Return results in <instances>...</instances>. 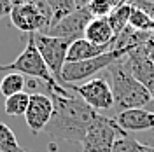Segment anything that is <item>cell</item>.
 <instances>
[{"label": "cell", "mask_w": 154, "mask_h": 152, "mask_svg": "<svg viewBox=\"0 0 154 152\" xmlns=\"http://www.w3.org/2000/svg\"><path fill=\"white\" fill-rule=\"evenodd\" d=\"M49 96L54 105V112L44 133L58 142L82 143L88 128L91 126L98 112L79 96L72 95V91L65 95L49 93Z\"/></svg>", "instance_id": "obj_1"}, {"label": "cell", "mask_w": 154, "mask_h": 152, "mask_svg": "<svg viewBox=\"0 0 154 152\" xmlns=\"http://www.w3.org/2000/svg\"><path fill=\"white\" fill-rule=\"evenodd\" d=\"M107 70H109V77H110L112 95H114V108L117 110V114L123 110H130V108L151 107L152 96L133 77L130 65H128V58L125 56L117 59Z\"/></svg>", "instance_id": "obj_2"}, {"label": "cell", "mask_w": 154, "mask_h": 152, "mask_svg": "<svg viewBox=\"0 0 154 152\" xmlns=\"http://www.w3.org/2000/svg\"><path fill=\"white\" fill-rule=\"evenodd\" d=\"M0 72H16V74H21V75H28L30 79H38L42 82L51 87L49 93H58V95H65L70 89L60 86L56 82V79L53 77L51 70L48 68L46 61L42 59L38 49L35 47V42H33V33L32 35H26V46L23 49V53L19 54L14 61H11L7 65H0Z\"/></svg>", "instance_id": "obj_3"}, {"label": "cell", "mask_w": 154, "mask_h": 152, "mask_svg": "<svg viewBox=\"0 0 154 152\" xmlns=\"http://www.w3.org/2000/svg\"><path fill=\"white\" fill-rule=\"evenodd\" d=\"M128 54V51L125 49H117V51H109L102 56H96L93 59H86V61H77V63H65L63 72H61V81L63 84H77L81 81H89L93 75H96L98 72L107 70L110 65H114L117 59L125 58Z\"/></svg>", "instance_id": "obj_4"}, {"label": "cell", "mask_w": 154, "mask_h": 152, "mask_svg": "<svg viewBox=\"0 0 154 152\" xmlns=\"http://www.w3.org/2000/svg\"><path fill=\"white\" fill-rule=\"evenodd\" d=\"M121 131L123 129L117 126L114 117H107L98 112L81 143L82 152H112L116 138Z\"/></svg>", "instance_id": "obj_5"}, {"label": "cell", "mask_w": 154, "mask_h": 152, "mask_svg": "<svg viewBox=\"0 0 154 152\" xmlns=\"http://www.w3.org/2000/svg\"><path fill=\"white\" fill-rule=\"evenodd\" d=\"M33 42H35V47L38 49L42 59L46 61L48 68L51 70L53 77L56 79V82L63 87H67L61 81V72H63V67L67 63V53L72 40L51 37L46 33H33Z\"/></svg>", "instance_id": "obj_6"}, {"label": "cell", "mask_w": 154, "mask_h": 152, "mask_svg": "<svg viewBox=\"0 0 154 152\" xmlns=\"http://www.w3.org/2000/svg\"><path fill=\"white\" fill-rule=\"evenodd\" d=\"M68 89L75 93L82 102H86L96 112L114 108V95L110 82L105 77H93L82 84H68Z\"/></svg>", "instance_id": "obj_7"}, {"label": "cell", "mask_w": 154, "mask_h": 152, "mask_svg": "<svg viewBox=\"0 0 154 152\" xmlns=\"http://www.w3.org/2000/svg\"><path fill=\"white\" fill-rule=\"evenodd\" d=\"M9 19L12 23V26L18 28L25 35L44 33L49 28V21L46 19V16L35 5L25 4V2H14L12 4Z\"/></svg>", "instance_id": "obj_8"}, {"label": "cell", "mask_w": 154, "mask_h": 152, "mask_svg": "<svg viewBox=\"0 0 154 152\" xmlns=\"http://www.w3.org/2000/svg\"><path fill=\"white\" fill-rule=\"evenodd\" d=\"M53 112H54V105L51 96L44 93H32L28 108L25 112V123L32 133L37 135L46 129L48 123L53 117Z\"/></svg>", "instance_id": "obj_9"}, {"label": "cell", "mask_w": 154, "mask_h": 152, "mask_svg": "<svg viewBox=\"0 0 154 152\" xmlns=\"http://www.w3.org/2000/svg\"><path fill=\"white\" fill-rule=\"evenodd\" d=\"M91 14L88 12L86 7H77L72 14H68L61 21H58L56 25H53L51 28L46 32V35L51 37H60L67 38V40H77V38L84 37V30H86L88 23L91 21Z\"/></svg>", "instance_id": "obj_10"}, {"label": "cell", "mask_w": 154, "mask_h": 152, "mask_svg": "<svg viewBox=\"0 0 154 152\" xmlns=\"http://www.w3.org/2000/svg\"><path fill=\"white\" fill-rule=\"evenodd\" d=\"M126 58H128V65L133 77L151 93L154 100V59H151L142 51V46L131 49L126 54Z\"/></svg>", "instance_id": "obj_11"}, {"label": "cell", "mask_w": 154, "mask_h": 152, "mask_svg": "<svg viewBox=\"0 0 154 152\" xmlns=\"http://www.w3.org/2000/svg\"><path fill=\"white\" fill-rule=\"evenodd\" d=\"M117 126L126 133H145L154 129V112L147 108L123 110L114 117Z\"/></svg>", "instance_id": "obj_12"}, {"label": "cell", "mask_w": 154, "mask_h": 152, "mask_svg": "<svg viewBox=\"0 0 154 152\" xmlns=\"http://www.w3.org/2000/svg\"><path fill=\"white\" fill-rule=\"evenodd\" d=\"M109 51H112V44L110 46H96L93 42H89L86 38H77L70 44L67 53V63H77V61H86V59H93L96 56H102Z\"/></svg>", "instance_id": "obj_13"}, {"label": "cell", "mask_w": 154, "mask_h": 152, "mask_svg": "<svg viewBox=\"0 0 154 152\" xmlns=\"http://www.w3.org/2000/svg\"><path fill=\"white\" fill-rule=\"evenodd\" d=\"M116 33L112 26L109 25L107 18H98V19H91L88 23L86 30H84V38L93 42L96 46H110L114 40Z\"/></svg>", "instance_id": "obj_14"}, {"label": "cell", "mask_w": 154, "mask_h": 152, "mask_svg": "<svg viewBox=\"0 0 154 152\" xmlns=\"http://www.w3.org/2000/svg\"><path fill=\"white\" fill-rule=\"evenodd\" d=\"M112 152H154V147L137 140L135 136H131V133L121 131L116 138Z\"/></svg>", "instance_id": "obj_15"}, {"label": "cell", "mask_w": 154, "mask_h": 152, "mask_svg": "<svg viewBox=\"0 0 154 152\" xmlns=\"http://www.w3.org/2000/svg\"><path fill=\"white\" fill-rule=\"evenodd\" d=\"M25 86H26V81H25V77L21 75V74L9 72V74H5L4 79L0 81V93L5 96V98H9L12 95L23 93Z\"/></svg>", "instance_id": "obj_16"}, {"label": "cell", "mask_w": 154, "mask_h": 152, "mask_svg": "<svg viewBox=\"0 0 154 152\" xmlns=\"http://www.w3.org/2000/svg\"><path fill=\"white\" fill-rule=\"evenodd\" d=\"M30 103V95L28 93H18V95H12L9 98H5V114L11 117H25V112L28 108Z\"/></svg>", "instance_id": "obj_17"}, {"label": "cell", "mask_w": 154, "mask_h": 152, "mask_svg": "<svg viewBox=\"0 0 154 152\" xmlns=\"http://www.w3.org/2000/svg\"><path fill=\"white\" fill-rule=\"evenodd\" d=\"M130 14H131V5L126 4L123 7L112 9V12L107 16V21H109V25L112 26L116 35H119V33L128 26V23H130Z\"/></svg>", "instance_id": "obj_18"}, {"label": "cell", "mask_w": 154, "mask_h": 152, "mask_svg": "<svg viewBox=\"0 0 154 152\" xmlns=\"http://www.w3.org/2000/svg\"><path fill=\"white\" fill-rule=\"evenodd\" d=\"M0 152H25L14 131L2 121H0Z\"/></svg>", "instance_id": "obj_19"}, {"label": "cell", "mask_w": 154, "mask_h": 152, "mask_svg": "<svg viewBox=\"0 0 154 152\" xmlns=\"http://www.w3.org/2000/svg\"><path fill=\"white\" fill-rule=\"evenodd\" d=\"M48 4L51 7V12H53V25H56L58 21H61L65 16L72 14L77 9L75 0H48Z\"/></svg>", "instance_id": "obj_20"}, {"label": "cell", "mask_w": 154, "mask_h": 152, "mask_svg": "<svg viewBox=\"0 0 154 152\" xmlns=\"http://www.w3.org/2000/svg\"><path fill=\"white\" fill-rule=\"evenodd\" d=\"M128 25L133 30H138V32H151L152 18L147 16L144 11L137 9V7H131V14H130V23Z\"/></svg>", "instance_id": "obj_21"}, {"label": "cell", "mask_w": 154, "mask_h": 152, "mask_svg": "<svg viewBox=\"0 0 154 152\" xmlns=\"http://www.w3.org/2000/svg\"><path fill=\"white\" fill-rule=\"evenodd\" d=\"M88 12L91 14L93 19H98V18H107L110 12H112V7L107 0H91L89 4L86 5Z\"/></svg>", "instance_id": "obj_22"}, {"label": "cell", "mask_w": 154, "mask_h": 152, "mask_svg": "<svg viewBox=\"0 0 154 152\" xmlns=\"http://www.w3.org/2000/svg\"><path fill=\"white\" fill-rule=\"evenodd\" d=\"M130 5L144 11L147 16L154 19V0H130Z\"/></svg>", "instance_id": "obj_23"}, {"label": "cell", "mask_w": 154, "mask_h": 152, "mask_svg": "<svg viewBox=\"0 0 154 152\" xmlns=\"http://www.w3.org/2000/svg\"><path fill=\"white\" fill-rule=\"evenodd\" d=\"M142 51H144V53L151 58V59H154V33L149 37V40L145 42L144 46H142Z\"/></svg>", "instance_id": "obj_24"}, {"label": "cell", "mask_w": 154, "mask_h": 152, "mask_svg": "<svg viewBox=\"0 0 154 152\" xmlns=\"http://www.w3.org/2000/svg\"><path fill=\"white\" fill-rule=\"evenodd\" d=\"M12 9V0H0V19L11 14Z\"/></svg>", "instance_id": "obj_25"}, {"label": "cell", "mask_w": 154, "mask_h": 152, "mask_svg": "<svg viewBox=\"0 0 154 152\" xmlns=\"http://www.w3.org/2000/svg\"><path fill=\"white\" fill-rule=\"evenodd\" d=\"M142 143L154 147V129H151V131H145V138H144V142H142Z\"/></svg>", "instance_id": "obj_26"}, {"label": "cell", "mask_w": 154, "mask_h": 152, "mask_svg": "<svg viewBox=\"0 0 154 152\" xmlns=\"http://www.w3.org/2000/svg\"><path fill=\"white\" fill-rule=\"evenodd\" d=\"M107 2L110 4L112 9H117V7H123L126 4H130V0H107Z\"/></svg>", "instance_id": "obj_27"}, {"label": "cell", "mask_w": 154, "mask_h": 152, "mask_svg": "<svg viewBox=\"0 0 154 152\" xmlns=\"http://www.w3.org/2000/svg\"><path fill=\"white\" fill-rule=\"evenodd\" d=\"M91 0H75V4H77V7H86L88 4H89Z\"/></svg>", "instance_id": "obj_28"}, {"label": "cell", "mask_w": 154, "mask_h": 152, "mask_svg": "<svg viewBox=\"0 0 154 152\" xmlns=\"http://www.w3.org/2000/svg\"><path fill=\"white\" fill-rule=\"evenodd\" d=\"M151 110L154 112V100H152V103H151Z\"/></svg>", "instance_id": "obj_29"}, {"label": "cell", "mask_w": 154, "mask_h": 152, "mask_svg": "<svg viewBox=\"0 0 154 152\" xmlns=\"http://www.w3.org/2000/svg\"><path fill=\"white\" fill-rule=\"evenodd\" d=\"M151 32L154 33V19H152V26H151Z\"/></svg>", "instance_id": "obj_30"}, {"label": "cell", "mask_w": 154, "mask_h": 152, "mask_svg": "<svg viewBox=\"0 0 154 152\" xmlns=\"http://www.w3.org/2000/svg\"><path fill=\"white\" fill-rule=\"evenodd\" d=\"M25 152H32V150H25Z\"/></svg>", "instance_id": "obj_31"}]
</instances>
